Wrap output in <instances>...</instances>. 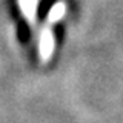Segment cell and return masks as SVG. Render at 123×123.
<instances>
[{
	"label": "cell",
	"instance_id": "cell-2",
	"mask_svg": "<svg viewBox=\"0 0 123 123\" xmlns=\"http://www.w3.org/2000/svg\"><path fill=\"white\" fill-rule=\"evenodd\" d=\"M54 5H55V0H42L37 6V18L38 20L45 22L48 18L49 12H51V9L54 8Z\"/></svg>",
	"mask_w": 123,
	"mask_h": 123
},
{
	"label": "cell",
	"instance_id": "cell-3",
	"mask_svg": "<svg viewBox=\"0 0 123 123\" xmlns=\"http://www.w3.org/2000/svg\"><path fill=\"white\" fill-rule=\"evenodd\" d=\"M51 51H52V36L49 31H43L42 40H40V52L46 59V57L51 55Z\"/></svg>",
	"mask_w": 123,
	"mask_h": 123
},
{
	"label": "cell",
	"instance_id": "cell-5",
	"mask_svg": "<svg viewBox=\"0 0 123 123\" xmlns=\"http://www.w3.org/2000/svg\"><path fill=\"white\" fill-rule=\"evenodd\" d=\"M63 9H65V8L62 6V5L55 6V8H54V9H51V12H49V15H48V17L51 18V20H57V18H59L60 15L63 14Z\"/></svg>",
	"mask_w": 123,
	"mask_h": 123
},
{
	"label": "cell",
	"instance_id": "cell-1",
	"mask_svg": "<svg viewBox=\"0 0 123 123\" xmlns=\"http://www.w3.org/2000/svg\"><path fill=\"white\" fill-rule=\"evenodd\" d=\"M17 37L22 45H26L31 38V26L26 20H18L17 23Z\"/></svg>",
	"mask_w": 123,
	"mask_h": 123
},
{
	"label": "cell",
	"instance_id": "cell-4",
	"mask_svg": "<svg viewBox=\"0 0 123 123\" xmlns=\"http://www.w3.org/2000/svg\"><path fill=\"white\" fill-rule=\"evenodd\" d=\"M22 8L28 17H34V11H36V0H20Z\"/></svg>",
	"mask_w": 123,
	"mask_h": 123
},
{
	"label": "cell",
	"instance_id": "cell-6",
	"mask_svg": "<svg viewBox=\"0 0 123 123\" xmlns=\"http://www.w3.org/2000/svg\"><path fill=\"white\" fill-rule=\"evenodd\" d=\"M62 32H63V29H62V26H60V23H59V25H57L55 26V42H57V43H60V42H62Z\"/></svg>",
	"mask_w": 123,
	"mask_h": 123
}]
</instances>
